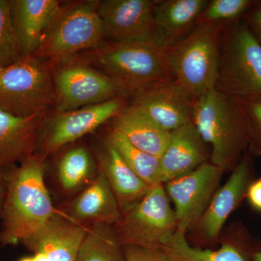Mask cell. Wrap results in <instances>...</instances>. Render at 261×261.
Instances as JSON below:
<instances>
[{
    "instance_id": "d6a6232c",
    "label": "cell",
    "mask_w": 261,
    "mask_h": 261,
    "mask_svg": "<svg viewBox=\"0 0 261 261\" xmlns=\"http://www.w3.org/2000/svg\"><path fill=\"white\" fill-rule=\"evenodd\" d=\"M252 261H261V245H254L252 251Z\"/></svg>"
},
{
    "instance_id": "6da1fadb",
    "label": "cell",
    "mask_w": 261,
    "mask_h": 261,
    "mask_svg": "<svg viewBox=\"0 0 261 261\" xmlns=\"http://www.w3.org/2000/svg\"><path fill=\"white\" fill-rule=\"evenodd\" d=\"M43 161L32 154L9 178L0 237L4 244L24 243L57 214L44 184Z\"/></svg>"
},
{
    "instance_id": "3957f363",
    "label": "cell",
    "mask_w": 261,
    "mask_h": 261,
    "mask_svg": "<svg viewBox=\"0 0 261 261\" xmlns=\"http://www.w3.org/2000/svg\"><path fill=\"white\" fill-rule=\"evenodd\" d=\"M95 56L106 74L119 84L126 96L174 80L166 48L152 38L104 42L95 49Z\"/></svg>"
},
{
    "instance_id": "1f68e13d",
    "label": "cell",
    "mask_w": 261,
    "mask_h": 261,
    "mask_svg": "<svg viewBox=\"0 0 261 261\" xmlns=\"http://www.w3.org/2000/svg\"><path fill=\"white\" fill-rule=\"evenodd\" d=\"M252 208L261 213V177L255 178L247 189L246 198Z\"/></svg>"
},
{
    "instance_id": "5b68a950",
    "label": "cell",
    "mask_w": 261,
    "mask_h": 261,
    "mask_svg": "<svg viewBox=\"0 0 261 261\" xmlns=\"http://www.w3.org/2000/svg\"><path fill=\"white\" fill-rule=\"evenodd\" d=\"M214 89L239 100L261 97V44L247 23L223 30Z\"/></svg>"
},
{
    "instance_id": "d6986e66",
    "label": "cell",
    "mask_w": 261,
    "mask_h": 261,
    "mask_svg": "<svg viewBox=\"0 0 261 261\" xmlns=\"http://www.w3.org/2000/svg\"><path fill=\"white\" fill-rule=\"evenodd\" d=\"M68 214L80 224L113 226L118 221L121 209L108 180L100 171L70 203Z\"/></svg>"
},
{
    "instance_id": "2e32d148",
    "label": "cell",
    "mask_w": 261,
    "mask_h": 261,
    "mask_svg": "<svg viewBox=\"0 0 261 261\" xmlns=\"http://www.w3.org/2000/svg\"><path fill=\"white\" fill-rule=\"evenodd\" d=\"M88 227L57 214L24 244L34 253L41 252L49 261H76Z\"/></svg>"
},
{
    "instance_id": "7a4b0ae2",
    "label": "cell",
    "mask_w": 261,
    "mask_h": 261,
    "mask_svg": "<svg viewBox=\"0 0 261 261\" xmlns=\"http://www.w3.org/2000/svg\"><path fill=\"white\" fill-rule=\"evenodd\" d=\"M192 121L211 146V163L224 172L232 171L248 151L240 100L211 89L195 99Z\"/></svg>"
},
{
    "instance_id": "44dd1931",
    "label": "cell",
    "mask_w": 261,
    "mask_h": 261,
    "mask_svg": "<svg viewBox=\"0 0 261 261\" xmlns=\"http://www.w3.org/2000/svg\"><path fill=\"white\" fill-rule=\"evenodd\" d=\"M99 171L112 189L121 214L140 202L152 187L128 167L108 141L99 159Z\"/></svg>"
},
{
    "instance_id": "603a6c76",
    "label": "cell",
    "mask_w": 261,
    "mask_h": 261,
    "mask_svg": "<svg viewBox=\"0 0 261 261\" xmlns=\"http://www.w3.org/2000/svg\"><path fill=\"white\" fill-rule=\"evenodd\" d=\"M113 129L122 134L137 148L159 159L171 136V132L163 129L132 104L115 118Z\"/></svg>"
},
{
    "instance_id": "4fadbf2b",
    "label": "cell",
    "mask_w": 261,
    "mask_h": 261,
    "mask_svg": "<svg viewBox=\"0 0 261 261\" xmlns=\"http://www.w3.org/2000/svg\"><path fill=\"white\" fill-rule=\"evenodd\" d=\"M252 155L247 151L231 171L227 181L219 187L211 199L197 226L200 238L211 243L219 238L230 215L246 198L247 189L255 179Z\"/></svg>"
},
{
    "instance_id": "d4e9b609",
    "label": "cell",
    "mask_w": 261,
    "mask_h": 261,
    "mask_svg": "<svg viewBox=\"0 0 261 261\" xmlns=\"http://www.w3.org/2000/svg\"><path fill=\"white\" fill-rule=\"evenodd\" d=\"M107 141L114 147L128 167L149 187L163 185L159 158L137 148L118 130L110 132Z\"/></svg>"
},
{
    "instance_id": "30bf717a",
    "label": "cell",
    "mask_w": 261,
    "mask_h": 261,
    "mask_svg": "<svg viewBox=\"0 0 261 261\" xmlns=\"http://www.w3.org/2000/svg\"><path fill=\"white\" fill-rule=\"evenodd\" d=\"M224 173L221 168L207 162L195 171L165 184L166 191L173 203L176 230L187 233L198 224L219 188Z\"/></svg>"
},
{
    "instance_id": "484cf974",
    "label": "cell",
    "mask_w": 261,
    "mask_h": 261,
    "mask_svg": "<svg viewBox=\"0 0 261 261\" xmlns=\"http://www.w3.org/2000/svg\"><path fill=\"white\" fill-rule=\"evenodd\" d=\"M76 261H127L112 226L92 225L81 245Z\"/></svg>"
},
{
    "instance_id": "8992f818",
    "label": "cell",
    "mask_w": 261,
    "mask_h": 261,
    "mask_svg": "<svg viewBox=\"0 0 261 261\" xmlns=\"http://www.w3.org/2000/svg\"><path fill=\"white\" fill-rule=\"evenodd\" d=\"M99 4V1H82L61 7L32 56L51 66L64 63L84 49L100 47L105 39Z\"/></svg>"
},
{
    "instance_id": "ac0fdd59",
    "label": "cell",
    "mask_w": 261,
    "mask_h": 261,
    "mask_svg": "<svg viewBox=\"0 0 261 261\" xmlns=\"http://www.w3.org/2000/svg\"><path fill=\"white\" fill-rule=\"evenodd\" d=\"M15 30L23 56H32L40 47L62 7L57 0L12 1Z\"/></svg>"
},
{
    "instance_id": "9c48e42d",
    "label": "cell",
    "mask_w": 261,
    "mask_h": 261,
    "mask_svg": "<svg viewBox=\"0 0 261 261\" xmlns=\"http://www.w3.org/2000/svg\"><path fill=\"white\" fill-rule=\"evenodd\" d=\"M53 81L58 113L126 96L116 81L81 62L62 63L53 74Z\"/></svg>"
},
{
    "instance_id": "ba28073f",
    "label": "cell",
    "mask_w": 261,
    "mask_h": 261,
    "mask_svg": "<svg viewBox=\"0 0 261 261\" xmlns=\"http://www.w3.org/2000/svg\"><path fill=\"white\" fill-rule=\"evenodd\" d=\"M122 245L161 248L176 230L174 210L164 185L151 187L145 197L112 226Z\"/></svg>"
},
{
    "instance_id": "277c9868",
    "label": "cell",
    "mask_w": 261,
    "mask_h": 261,
    "mask_svg": "<svg viewBox=\"0 0 261 261\" xmlns=\"http://www.w3.org/2000/svg\"><path fill=\"white\" fill-rule=\"evenodd\" d=\"M226 25L197 21L191 32L166 49L175 82L195 99L214 89Z\"/></svg>"
},
{
    "instance_id": "5bb4252c",
    "label": "cell",
    "mask_w": 261,
    "mask_h": 261,
    "mask_svg": "<svg viewBox=\"0 0 261 261\" xmlns=\"http://www.w3.org/2000/svg\"><path fill=\"white\" fill-rule=\"evenodd\" d=\"M194 102L195 99L172 80L137 94L132 105L163 129L171 132L192 121Z\"/></svg>"
},
{
    "instance_id": "83f0119b",
    "label": "cell",
    "mask_w": 261,
    "mask_h": 261,
    "mask_svg": "<svg viewBox=\"0 0 261 261\" xmlns=\"http://www.w3.org/2000/svg\"><path fill=\"white\" fill-rule=\"evenodd\" d=\"M258 1L252 0H211L206 5L198 21L227 25L238 21Z\"/></svg>"
},
{
    "instance_id": "836d02e7",
    "label": "cell",
    "mask_w": 261,
    "mask_h": 261,
    "mask_svg": "<svg viewBox=\"0 0 261 261\" xmlns=\"http://www.w3.org/2000/svg\"><path fill=\"white\" fill-rule=\"evenodd\" d=\"M34 254L35 255H34V259L35 261H49L46 255L41 253V252H37V253Z\"/></svg>"
},
{
    "instance_id": "f546056e",
    "label": "cell",
    "mask_w": 261,
    "mask_h": 261,
    "mask_svg": "<svg viewBox=\"0 0 261 261\" xmlns=\"http://www.w3.org/2000/svg\"><path fill=\"white\" fill-rule=\"evenodd\" d=\"M122 247L127 261H170L161 248H149L135 245Z\"/></svg>"
},
{
    "instance_id": "7c38bea8",
    "label": "cell",
    "mask_w": 261,
    "mask_h": 261,
    "mask_svg": "<svg viewBox=\"0 0 261 261\" xmlns=\"http://www.w3.org/2000/svg\"><path fill=\"white\" fill-rule=\"evenodd\" d=\"M154 5L152 0L99 1L98 14L105 40L121 42L152 38Z\"/></svg>"
},
{
    "instance_id": "f1b7e54d",
    "label": "cell",
    "mask_w": 261,
    "mask_h": 261,
    "mask_svg": "<svg viewBox=\"0 0 261 261\" xmlns=\"http://www.w3.org/2000/svg\"><path fill=\"white\" fill-rule=\"evenodd\" d=\"M246 121L248 152L261 157V97L240 100Z\"/></svg>"
},
{
    "instance_id": "cb8c5ba5",
    "label": "cell",
    "mask_w": 261,
    "mask_h": 261,
    "mask_svg": "<svg viewBox=\"0 0 261 261\" xmlns=\"http://www.w3.org/2000/svg\"><path fill=\"white\" fill-rule=\"evenodd\" d=\"M57 172L62 189L68 193L87 187L97 174L92 154L82 146L73 147L62 156Z\"/></svg>"
},
{
    "instance_id": "e575fe53",
    "label": "cell",
    "mask_w": 261,
    "mask_h": 261,
    "mask_svg": "<svg viewBox=\"0 0 261 261\" xmlns=\"http://www.w3.org/2000/svg\"><path fill=\"white\" fill-rule=\"evenodd\" d=\"M19 261H35L34 260V257H24V258L21 259V260Z\"/></svg>"
},
{
    "instance_id": "4316f807",
    "label": "cell",
    "mask_w": 261,
    "mask_h": 261,
    "mask_svg": "<svg viewBox=\"0 0 261 261\" xmlns=\"http://www.w3.org/2000/svg\"><path fill=\"white\" fill-rule=\"evenodd\" d=\"M23 57L13 16L12 1L0 0V69Z\"/></svg>"
},
{
    "instance_id": "52a82bcc",
    "label": "cell",
    "mask_w": 261,
    "mask_h": 261,
    "mask_svg": "<svg viewBox=\"0 0 261 261\" xmlns=\"http://www.w3.org/2000/svg\"><path fill=\"white\" fill-rule=\"evenodd\" d=\"M56 103L51 66L34 56H23L0 69V109L28 117L46 113Z\"/></svg>"
},
{
    "instance_id": "8fae6325",
    "label": "cell",
    "mask_w": 261,
    "mask_h": 261,
    "mask_svg": "<svg viewBox=\"0 0 261 261\" xmlns=\"http://www.w3.org/2000/svg\"><path fill=\"white\" fill-rule=\"evenodd\" d=\"M123 97L67 112L58 113L48 121L40 140L43 159L67 144L92 133L111 118H115L124 108Z\"/></svg>"
},
{
    "instance_id": "d590c367",
    "label": "cell",
    "mask_w": 261,
    "mask_h": 261,
    "mask_svg": "<svg viewBox=\"0 0 261 261\" xmlns=\"http://www.w3.org/2000/svg\"><path fill=\"white\" fill-rule=\"evenodd\" d=\"M1 195H2V190H1V188H0V198H1Z\"/></svg>"
},
{
    "instance_id": "ffe728a7",
    "label": "cell",
    "mask_w": 261,
    "mask_h": 261,
    "mask_svg": "<svg viewBox=\"0 0 261 261\" xmlns=\"http://www.w3.org/2000/svg\"><path fill=\"white\" fill-rule=\"evenodd\" d=\"M45 113L21 117L0 109V168L32 155Z\"/></svg>"
},
{
    "instance_id": "7402d4cb",
    "label": "cell",
    "mask_w": 261,
    "mask_h": 261,
    "mask_svg": "<svg viewBox=\"0 0 261 261\" xmlns=\"http://www.w3.org/2000/svg\"><path fill=\"white\" fill-rule=\"evenodd\" d=\"M252 247L245 233L238 240L226 242L217 250L192 247L187 241L186 233L176 230L161 246L170 261H252Z\"/></svg>"
},
{
    "instance_id": "9a60e30c",
    "label": "cell",
    "mask_w": 261,
    "mask_h": 261,
    "mask_svg": "<svg viewBox=\"0 0 261 261\" xmlns=\"http://www.w3.org/2000/svg\"><path fill=\"white\" fill-rule=\"evenodd\" d=\"M207 145L193 122L171 132L167 147L160 159L161 182L168 181L195 171L211 159Z\"/></svg>"
},
{
    "instance_id": "4dcf8cb0",
    "label": "cell",
    "mask_w": 261,
    "mask_h": 261,
    "mask_svg": "<svg viewBox=\"0 0 261 261\" xmlns=\"http://www.w3.org/2000/svg\"><path fill=\"white\" fill-rule=\"evenodd\" d=\"M247 18V24L254 37L261 44V2H257L252 8Z\"/></svg>"
},
{
    "instance_id": "e0dca14e",
    "label": "cell",
    "mask_w": 261,
    "mask_h": 261,
    "mask_svg": "<svg viewBox=\"0 0 261 261\" xmlns=\"http://www.w3.org/2000/svg\"><path fill=\"white\" fill-rule=\"evenodd\" d=\"M207 0L155 1L152 39L166 47H171L195 27Z\"/></svg>"
}]
</instances>
